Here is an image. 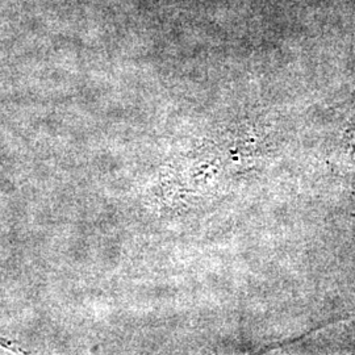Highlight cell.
Masks as SVG:
<instances>
[{
    "mask_svg": "<svg viewBox=\"0 0 355 355\" xmlns=\"http://www.w3.org/2000/svg\"><path fill=\"white\" fill-rule=\"evenodd\" d=\"M0 346H1V347H6V349H8V350H12V352H17V350H15V345H13L10 340H6V338H3V337H0Z\"/></svg>",
    "mask_w": 355,
    "mask_h": 355,
    "instance_id": "cell-1",
    "label": "cell"
}]
</instances>
